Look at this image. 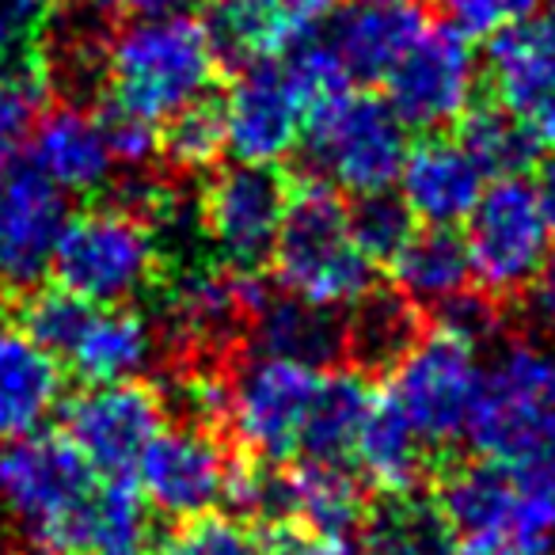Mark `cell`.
<instances>
[{"instance_id":"obj_5","label":"cell","mask_w":555,"mask_h":555,"mask_svg":"<svg viewBox=\"0 0 555 555\" xmlns=\"http://www.w3.org/2000/svg\"><path fill=\"white\" fill-rule=\"evenodd\" d=\"M160 240L141 217L130 209L95 206L88 214L69 217L62 232V244L54 255L57 286L85 297L95 309L138 301L145 289L160 278Z\"/></svg>"},{"instance_id":"obj_44","label":"cell","mask_w":555,"mask_h":555,"mask_svg":"<svg viewBox=\"0 0 555 555\" xmlns=\"http://www.w3.org/2000/svg\"><path fill=\"white\" fill-rule=\"evenodd\" d=\"M529 312L537 320V327L544 335H555V251L547 255V262L540 267V274L529 286Z\"/></svg>"},{"instance_id":"obj_1","label":"cell","mask_w":555,"mask_h":555,"mask_svg":"<svg viewBox=\"0 0 555 555\" xmlns=\"http://www.w3.org/2000/svg\"><path fill=\"white\" fill-rule=\"evenodd\" d=\"M224 50L214 27L191 12L133 16L103 39V92L111 111L164 126L209 100Z\"/></svg>"},{"instance_id":"obj_18","label":"cell","mask_w":555,"mask_h":555,"mask_svg":"<svg viewBox=\"0 0 555 555\" xmlns=\"http://www.w3.org/2000/svg\"><path fill=\"white\" fill-rule=\"evenodd\" d=\"M494 103L521 118L540 141H555V20H529L487 42Z\"/></svg>"},{"instance_id":"obj_26","label":"cell","mask_w":555,"mask_h":555,"mask_svg":"<svg viewBox=\"0 0 555 555\" xmlns=\"http://www.w3.org/2000/svg\"><path fill=\"white\" fill-rule=\"evenodd\" d=\"M156 358V327L133 305L95 309L65 362L85 385L141 380Z\"/></svg>"},{"instance_id":"obj_3","label":"cell","mask_w":555,"mask_h":555,"mask_svg":"<svg viewBox=\"0 0 555 555\" xmlns=\"http://www.w3.org/2000/svg\"><path fill=\"white\" fill-rule=\"evenodd\" d=\"M95 472L65 434L0 446V517L47 555H80Z\"/></svg>"},{"instance_id":"obj_41","label":"cell","mask_w":555,"mask_h":555,"mask_svg":"<svg viewBox=\"0 0 555 555\" xmlns=\"http://www.w3.org/2000/svg\"><path fill=\"white\" fill-rule=\"evenodd\" d=\"M103 126H107L111 153H115L122 171H145V164L160 156V126L122 115V111H107Z\"/></svg>"},{"instance_id":"obj_15","label":"cell","mask_w":555,"mask_h":555,"mask_svg":"<svg viewBox=\"0 0 555 555\" xmlns=\"http://www.w3.org/2000/svg\"><path fill=\"white\" fill-rule=\"evenodd\" d=\"M232 464L224 446L206 426H164L138 461V491L145 494L149 509L171 521H194L214 514L229 491Z\"/></svg>"},{"instance_id":"obj_7","label":"cell","mask_w":555,"mask_h":555,"mask_svg":"<svg viewBox=\"0 0 555 555\" xmlns=\"http://www.w3.org/2000/svg\"><path fill=\"white\" fill-rule=\"evenodd\" d=\"M312 179L339 194L392 191L408 160V126L380 95L347 92L305 130Z\"/></svg>"},{"instance_id":"obj_46","label":"cell","mask_w":555,"mask_h":555,"mask_svg":"<svg viewBox=\"0 0 555 555\" xmlns=\"http://www.w3.org/2000/svg\"><path fill=\"white\" fill-rule=\"evenodd\" d=\"M456 555H555L552 547H532V552H517V547H479V544H461Z\"/></svg>"},{"instance_id":"obj_17","label":"cell","mask_w":555,"mask_h":555,"mask_svg":"<svg viewBox=\"0 0 555 555\" xmlns=\"http://www.w3.org/2000/svg\"><path fill=\"white\" fill-rule=\"evenodd\" d=\"M434 509L461 544L532 552V547H525L521 494H517V479L509 464L479 456V461L449 468L438 479Z\"/></svg>"},{"instance_id":"obj_23","label":"cell","mask_w":555,"mask_h":555,"mask_svg":"<svg viewBox=\"0 0 555 555\" xmlns=\"http://www.w3.org/2000/svg\"><path fill=\"white\" fill-rule=\"evenodd\" d=\"M423 31L426 16L411 0H358L335 12L324 39L354 80H385Z\"/></svg>"},{"instance_id":"obj_36","label":"cell","mask_w":555,"mask_h":555,"mask_svg":"<svg viewBox=\"0 0 555 555\" xmlns=\"http://www.w3.org/2000/svg\"><path fill=\"white\" fill-rule=\"evenodd\" d=\"M350 217V236L354 244L365 251V259L377 267V262H392L396 251L411 240V232L418 229L411 209L403 206L400 194L392 191H377V194H362L347 206Z\"/></svg>"},{"instance_id":"obj_14","label":"cell","mask_w":555,"mask_h":555,"mask_svg":"<svg viewBox=\"0 0 555 555\" xmlns=\"http://www.w3.org/2000/svg\"><path fill=\"white\" fill-rule=\"evenodd\" d=\"M221 103L224 141L236 164L278 168L305 145L309 118L286 77L282 57L244 62Z\"/></svg>"},{"instance_id":"obj_22","label":"cell","mask_w":555,"mask_h":555,"mask_svg":"<svg viewBox=\"0 0 555 555\" xmlns=\"http://www.w3.org/2000/svg\"><path fill=\"white\" fill-rule=\"evenodd\" d=\"M350 461L358 479L385 499H408L430 476V446L388 392H377L358 426Z\"/></svg>"},{"instance_id":"obj_12","label":"cell","mask_w":555,"mask_h":555,"mask_svg":"<svg viewBox=\"0 0 555 555\" xmlns=\"http://www.w3.org/2000/svg\"><path fill=\"white\" fill-rule=\"evenodd\" d=\"M479 57L468 39L449 27H430L385 77V103L408 130L441 133L456 126L479 92Z\"/></svg>"},{"instance_id":"obj_28","label":"cell","mask_w":555,"mask_h":555,"mask_svg":"<svg viewBox=\"0 0 555 555\" xmlns=\"http://www.w3.org/2000/svg\"><path fill=\"white\" fill-rule=\"evenodd\" d=\"M373 388L362 370H332L320 373L317 392L309 403V418L301 430V461L343 464L350 461L358 426L373 403Z\"/></svg>"},{"instance_id":"obj_51","label":"cell","mask_w":555,"mask_h":555,"mask_svg":"<svg viewBox=\"0 0 555 555\" xmlns=\"http://www.w3.org/2000/svg\"><path fill=\"white\" fill-rule=\"evenodd\" d=\"M0 555H35V552H24V547H0Z\"/></svg>"},{"instance_id":"obj_16","label":"cell","mask_w":555,"mask_h":555,"mask_svg":"<svg viewBox=\"0 0 555 555\" xmlns=\"http://www.w3.org/2000/svg\"><path fill=\"white\" fill-rule=\"evenodd\" d=\"M270 289L274 286L259 270L186 267L164 286L160 332L176 347L221 350L247 332V320L267 301Z\"/></svg>"},{"instance_id":"obj_21","label":"cell","mask_w":555,"mask_h":555,"mask_svg":"<svg viewBox=\"0 0 555 555\" xmlns=\"http://www.w3.org/2000/svg\"><path fill=\"white\" fill-rule=\"evenodd\" d=\"M347 0H214V35L240 62L282 57L320 35Z\"/></svg>"},{"instance_id":"obj_24","label":"cell","mask_w":555,"mask_h":555,"mask_svg":"<svg viewBox=\"0 0 555 555\" xmlns=\"http://www.w3.org/2000/svg\"><path fill=\"white\" fill-rule=\"evenodd\" d=\"M62 396V358L20 332H0V446L47 430Z\"/></svg>"},{"instance_id":"obj_45","label":"cell","mask_w":555,"mask_h":555,"mask_svg":"<svg viewBox=\"0 0 555 555\" xmlns=\"http://www.w3.org/2000/svg\"><path fill=\"white\" fill-rule=\"evenodd\" d=\"M198 0H130V9L138 16H171V12H191Z\"/></svg>"},{"instance_id":"obj_8","label":"cell","mask_w":555,"mask_h":555,"mask_svg":"<svg viewBox=\"0 0 555 555\" xmlns=\"http://www.w3.org/2000/svg\"><path fill=\"white\" fill-rule=\"evenodd\" d=\"M479 350L453 335L438 332L418 335L415 347L392 365V396L403 415L415 423L430 449L453 446L468 434V418L479 396Z\"/></svg>"},{"instance_id":"obj_19","label":"cell","mask_w":555,"mask_h":555,"mask_svg":"<svg viewBox=\"0 0 555 555\" xmlns=\"http://www.w3.org/2000/svg\"><path fill=\"white\" fill-rule=\"evenodd\" d=\"M487 183L468 149L446 133H426L418 145L408 149V160L400 168V198L411 209L415 224L423 229H461L472 217L476 202L483 198Z\"/></svg>"},{"instance_id":"obj_25","label":"cell","mask_w":555,"mask_h":555,"mask_svg":"<svg viewBox=\"0 0 555 555\" xmlns=\"http://www.w3.org/2000/svg\"><path fill=\"white\" fill-rule=\"evenodd\" d=\"M247 339H251L255 354L282 358V362L309 365V370H332L347 354L339 312L317 309L282 289H270L267 301L251 312Z\"/></svg>"},{"instance_id":"obj_37","label":"cell","mask_w":555,"mask_h":555,"mask_svg":"<svg viewBox=\"0 0 555 555\" xmlns=\"http://www.w3.org/2000/svg\"><path fill=\"white\" fill-rule=\"evenodd\" d=\"M47 95L50 77L42 57H27L24 65L0 73V160H9L20 141L31 133Z\"/></svg>"},{"instance_id":"obj_49","label":"cell","mask_w":555,"mask_h":555,"mask_svg":"<svg viewBox=\"0 0 555 555\" xmlns=\"http://www.w3.org/2000/svg\"><path fill=\"white\" fill-rule=\"evenodd\" d=\"M12 47H16V42H12L9 35L0 31V73H9V69H12Z\"/></svg>"},{"instance_id":"obj_48","label":"cell","mask_w":555,"mask_h":555,"mask_svg":"<svg viewBox=\"0 0 555 555\" xmlns=\"http://www.w3.org/2000/svg\"><path fill=\"white\" fill-rule=\"evenodd\" d=\"M80 4H88V9H95V12H122V9H130V0H80Z\"/></svg>"},{"instance_id":"obj_43","label":"cell","mask_w":555,"mask_h":555,"mask_svg":"<svg viewBox=\"0 0 555 555\" xmlns=\"http://www.w3.org/2000/svg\"><path fill=\"white\" fill-rule=\"evenodd\" d=\"M62 0H0V31L16 39H35L54 24Z\"/></svg>"},{"instance_id":"obj_32","label":"cell","mask_w":555,"mask_h":555,"mask_svg":"<svg viewBox=\"0 0 555 555\" xmlns=\"http://www.w3.org/2000/svg\"><path fill=\"white\" fill-rule=\"evenodd\" d=\"M365 552L370 555H456L461 540L453 537L434 502L388 499L385 509L365 521Z\"/></svg>"},{"instance_id":"obj_38","label":"cell","mask_w":555,"mask_h":555,"mask_svg":"<svg viewBox=\"0 0 555 555\" xmlns=\"http://www.w3.org/2000/svg\"><path fill=\"white\" fill-rule=\"evenodd\" d=\"M149 555H262V537L240 517L206 514L179 521V529L168 532Z\"/></svg>"},{"instance_id":"obj_2","label":"cell","mask_w":555,"mask_h":555,"mask_svg":"<svg viewBox=\"0 0 555 555\" xmlns=\"http://www.w3.org/2000/svg\"><path fill=\"white\" fill-rule=\"evenodd\" d=\"M274 286L327 312H347L373 289V262L350 236L347 202L320 179L289 186V206L270 251Z\"/></svg>"},{"instance_id":"obj_34","label":"cell","mask_w":555,"mask_h":555,"mask_svg":"<svg viewBox=\"0 0 555 555\" xmlns=\"http://www.w3.org/2000/svg\"><path fill=\"white\" fill-rule=\"evenodd\" d=\"M221 153H229V141H224L221 103L214 95L160 126V156L176 171H209L217 168Z\"/></svg>"},{"instance_id":"obj_10","label":"cell","mask_w":555,"mask_h":555,"mask_svg":"<svg viewBox=\"0 0 555 555\" xmlns=\"http://www.w3.org/2000/svg\"><path fill=\"white\" fill-rule=\"evenodd\" d=\"M324 370L251 354L229 377V418L247 456L262 464H286L301 456V430Z\"/></svg>"},{"instance_id":"obj_33","label":"cell","mask_w":555,"mask_h":555,"mask_svg":"<svg viewBox=\"0 0 555 555\" xmlns=\"http://www.w3.org/2000/svg\"><path fill=\"white\" fill-rule=\"evenodd\" d=\"M92 312H95V305L69 294L65 286H39L20 297L16 320H20V335L39 343V347L50 350L54 358H69V350L77 347L80 332L88 327Z\"/></svg>"},{"instance_id":"obj_52","label":"cell","mask_w":555,"mask_h":555,"mask_svg":"<svg viewBox=\"0 0 555 555\" xmlns=\"http://www.w3.org/2000/svg\"><path fill=\"white\" fill-rule=\"evenodd\" d=\"M544 4H552V12H555V0H544Z\"/></svg>"},{"instance_id":"obj_35","label":"cell","mask_w":555,"mask_h":555,"mask_svg":"<svg viewBox=\"0 0 555 555\" xmlns=\"http://www.w3.org/2000/svg\"><path fill=\"white\" fill-rule=\"evenodd\" d=\"M282 65H286V77H289V85H294L309 122L317 115H324L332 103H339L347 92H354V77H350L347 65L339 62L332 42L320 39V35H312V39L297 42L294 50H286Z\"/></svg>"},{"instance_id":"obj_9","label":"cell","mask_w":555,"mask_h":555,"mask_svg":"<svg viewBox=\"0 0 555 555\" xmlns=\"http://www.w3.org/2000/svg\"><path fill=\"white\" fill-rule=\"evenodd\" d=\"M164 426L168 396L145 377L88 385L65 403V438L103 479H130Z\"/></svg>"},{"instance_id":"obj_50","label":"cell","mask_w":555,"mask_h":555,"mask_svg":"<svg viewBox=\"0 0 555 555\" xmlns=\"http://www.w3.org/2000/svg\"><path fill=\"white\" fill-rule=\"evenodd\" d=\"M544 446L555 453V418H552V426H547V434H544Z\"/></svg>"},{"instance_id":"obj_20","label":"cell","mask_w":555,"mask_h":555,"mask_svg":"<svg viewBox=\"0 0 555 555\" xmlns=\"http://www.w3.org/2000/svg\"><path fill=\"white\" fill-rule=\"evenodd\" d=\"M27 160L65 194H92L107 191L115 183L118 160L111 153L107 126L103 115L80 103L50 107L42 118H35L27 133Z\"/></svg>"},{"instance_id":"obj_6","label":"cell","mask_w":555,"mask_h":555,"mask_svg":"<svg viewBox=\"0 0 555 555\" xmlns=\"http://www.w3.org/2000/svg\"><path fill=\"white\" fill-rule=\"evenodd\" d=\"M464 247L472 278L487 297L529 294L532 278L555 251V217L540 183L529 176L491 179L464 221Z\"/></svg>"},{"instance_id":"obj_31","label":"cell","mask_w":555,"mask_h":555,"mask_svg":"<svg viewBox=\"0 0 555 555\" xmlns=\"http://www.w3.org/2000/svg\"><path fill=\"white\" fill-rule=\"evenodd\" d=\"M456 126H461L456 141L468 149V156L483 168L487 179L525 176L540 160V149H544V141L521 118L502 111L499 103H483V107L476 103Z\"/></svg>"},{"instance_id":"obj_39","label":"cell","mask_w":555,"mask_h":555,"mask_svg":"<svg viewBox=\"0 0 555 555\" xmlns=\"http://www.w3.org/2000/svg\"><path fill=\"white\" fill-rule=\"evenodd\" d=\"M544 0H434V12L441 27L456 31L468 42H491L509 27H521L537 20Z\"/></svg>"},{"instance_id":"obj_42","label":"cell","mask_w":555,"mask_h":555,"mask_svg":"<svg viewBox=\"0 0 555 555\" xmlns=\"http://www.w3.org/2000/svg\"><path fill=\"white\" fill-rule=\"evenodd\" d=\"M262 555H370L354 532H309L297 525H274L262 537Z\"/></svg>"},{"instance_id":"obj_27","label":"cell","mask_w":555,"mask_h":555,"mask_svg":"<svg viewBox=\"0 0 555 555\" xmlns=\"http://www.w3.org/2000/svg\"><path fill=\"white\" fill-rule=\"evenodd\" d=\"M388 267L396 294L408 297L415 309H438L472 282L468 247L456 229H415Z\"/></svg>"},{"instance_id":"obj_30","label":"cell","mask_w":555,"mask_h":555,"mask_svg":"<svg viewBox=\"0 0 555 555\" xmlns=\"http://www.w3.org/2000/svg\"><path fill=\"white\" fill-rule=\"evenodd\" d=\"M153 552V509L130 479L95 487L85 521L80 555H149Z\"/></svg>"},{"instance_id":"obj_47","label":"cell","mask_w":555,"mask_h":555,"mask_svg":"<svg viewBox=\"0 0 555 555\" xmlns=\"http://www.w3.org/2000/svg\"><path fill=\"white\" fill-rule=\"evenodd\" d=\"M540 194H544L547 209H552V217H555V160L544 168V179H540Z\"/></svg>"},{"instance_id":"obj_29","label":"cell","mask_w":555,"mask_h":555,"mask_svg":"<svg viewBox=\"0 0 555 555\" xmlns=\"http://www.w3.org/2000/svg\"><path fill=\"white\" fill-rule=\"evenodd\" d=\"M423 335L418 309L396 289L373 286L362 301H354L343 320L347 354L354 358V370H392Z\"/></svg>"},{"instance_id":"obj_13","label":"cell","mask_w":555,"mask_h":555,"mask_svg":"<svg viewBox=\"0 0 555 555\" xmlns=\"http://www.w3.org/2000/svg\"><path fill=\"white\" fill-rule=\"evenodd\" d=\"M69 217V194L31 160H0V294L24 297L47 282Z\"/></svg>"},{"instance_id":"obj_40","label":"cell","mask_w":555,"mask_h":555,"mask_svg":"<svg viewBox=\"0 0 555 555\" xmlns=\"http://www.w3.org/2000/svg\"><path fill=\"white\" fill-rule=\"evenodd\" d=\"M434 327L453 335V339L468 343L472 350H483L487 343L499 339L502 317H499L494 297H487L483 289H464V294H456L453 301L434 309Z\"/></svg>"},{"instance_id":"obj_11","label":"cell","mask_w":555,"mask_h":555,"mask_svg":"<svg viewBox=\"0 0 555 555\" xmlns=\"http://www.w3.org/2000/svg\"><path fill=\"white\" fill-rule=\"evenodd\" d=\"M289 206V183L278 168L232 164L198 198V229L229 270H262Z\"/></svg>"},{"instance_id":"obj_4","label":"cell","mask_w":555,"mask_h":555,"mask_svg":"<svg viewBox=\"0 0 555 555\" xmlns=\"http://www.w3.org/2000/svg\"><path fill=\"white\" fill-rule=\"evenodd\" d=\"M555 418V335H514L483 365L464 438L487 461L514 464L544 441Z\"/></svg>"}]
</instances>
